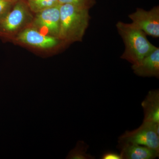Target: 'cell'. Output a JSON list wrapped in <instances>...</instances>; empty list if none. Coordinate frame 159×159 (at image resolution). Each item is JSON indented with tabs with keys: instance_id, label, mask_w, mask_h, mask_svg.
I'll return each mask as SVG.
<instances>
[{
	"instance_id": "3",
	"label": "cell",
	"mask_w": 159,
	"mask_h": 159,
	"mask_svg": "<svg viewBox=\"0 0 159 159\" xmlns=\"http://www.w3.org/2000/svg\"><path fill=\"white\" fill-rule=\"evenodd\" d=\"M118 143L143 145L159 152V124L143 122L139 128L126 131L120 136Z\"/></svg>"
},
{
	"instance_id": "15",
	"label": "cell",
	"mask_w": 159,
	"mask_h": 159,
	"mask_svg": "<svg viewBox=\"0 0 159 159\" xmlns=\"http://www.w3.org/2000/svg\"><path fill=\"white\" fill-rule=\"evenodd\" d=\"M102 159H122L120 154L113 152H107L102 155Z\"/></svg>"
},
{
	"instance_id": "6",
	"label": "cell",
	"mask_w": 159,
	"mask_h": 159,
	"mask_svg": "<svg viewBox=\"0 0 159 159\" xmlns=\"http://www.w3.org/2000/svg\"><path fill=\"white\" fill-rule=\"evenodd\" d=\"M34 24L39 29L45 30L49 35L58 38L60 27L59 4L38 12Z\"/></svg>"
},
{
	"instance_id": "11",
	"label": "cell",
	"mask_w": 159,
	"mask_h": 159,
	"mask_svg": "<svg viewBox=\"0 0 159 159\" xmlns=\"http://www.w3.org/2000/svg\"><path fill=\"white\" fill-rule=\"evenodd\" d=\"M89 146L83 141H78L75 148L69 152L66 159H93L95 158L87 153Z\"/></svg>"
},
{
	"instance_id": "7",
	"label": "cell",
	"mask_w": 159,
	"mask_h": 159,
	"mask_svg": "<svg viewBox=\"0 0 159 159\" xmlns=\"http://www.w3.org/2000/svg\"><path fill=\"white\" fill-rule=\"evenodd\" d=\"M20 42L41 49L52 48L59 44V39L41 33L36 29L28 28L18 34Z\"/></svg>"
},
{
	"instance_id": "12",
	"label": "cell",
	"mask_w": 159,
	"mask_h": 159,
	"mask_svg": "<svg viewBox=\"0 0 159 159\" xmlns=\"http://www.w3.org/2000/svg\"><path fill=\"white\" fill-rule=\"evenodd\" d=\"M29 9L35 13L58 5V0H29Z\"/></svg>"
},
{
	"instance_id": "16",
	"label": "cell",
	"mask_w": 159,
	"mask_h": 159,
	"mask_svg": "<svg viewBox=\"0 0 159 159\" xmlns=\"http://www.w3.org/2000/svg\"><path fill=\"white\" fill-rule=\"evenodd\" d=\"M17 1H20V0H17Z\"/></svg>"
},
{
	"instance_id": "1",
	"label": "cell",
	"mask_w": 159,
	"mask_h": 159,
	"mask_svg": "<svg viewBox=\"0 0 159 159\" xmlns=\"http://www.w3.org/2000/svg\"><path fill=\"white\" fill-rule=\"evenodd\" d=\"M60 27L58 38L65 43L81 41L91 17L89 9L73 5H60Z\"/></svg>"
},
{
	"instance_id": "9",
	"label": "cell",
	"mask_w": 159,
	"mask_h": 159,
	"mask_svg": "<svg viewBox=\"0 0 159 159\" xmlns=\"http://www.w3.org/2000/svg\"><path fill=\"white\" fill-rule=\"evenodd\" d=\"M122 159H154L159 152L143 145L131 143H119Z\"/></svg>"
},
{
	"instance_id": "4",
	"label": "cell",
	"mask_w": 159,
	"mask_h": 159,
	"mask_svg": "<svg viewBox=\"0 0 159 159\" xmlns=\"http://www.w3.org/2000/svg\"><path fill=\"white\" fill-rule=\"evenodd\" d=\"M132 20L130 25L141 30L146 35L159 37V7H153L149 11L137 8L136 11L129 15Z\"/></svg>"
},
{
	"instance_id": "14",
	"label": "cell",
	"mask_w": 159,
	"mask_h": 159,
	"mask_svg": "<svg viewBox=\"0 0 159 159\" xmlns=\"http://www.w3.org/2000/svg\"><path fill=\"white\" fill-rule=\"evenodd\" d=\"M58 4H73L89 9L95 5L96 0H58Z\"/></svg>"
},
{
	"instance_id": "8",
	"label": "cell",
	"mask_w": 159,
	"mask_h": 159,
	"mask_svg": "<svg viewBox=\"0 0 159 159\" xmlns=\"http://www.w3.org/2000/svg\"><path fill=\"white\" fill-rule=\"evenodd\" d=\"M136 75L142 77H159V48H157L139 63L132 65Z\"/></svg>"
},
{
	"instance_id": "10",
	"label": "cell",
	"mask_w": 159,
	"mask_h": 159,
	"mask_svg": "<svg viewBox=\"0 0 159 159\" xmlns=\"http://www.w3.org/2000/svg\"><path fill=\"white\" fill-rule=\"evenodd\" d=\"M142 106L144 113L143 122L159 124V90L149 91Z\"/></svg>"
},
{
	"instance_id": "13",
	"label": "cell",
	"mask_w": 159,
	"mask_h": 159,
	"mask_svg": "<svg viewBox=\"0 0 159 159\" xmlns=\"http://www.w3.org/2000/svg\"><path fill=\"white\" fill-rule=\"evenodd\" d=\"M17 0H0V21L11 11Z\"/></svg>"
},
{
	"instance_id": "5",
	"label": "cell",
	"mask_w": 159,
	"mask_h": 159,
	"mask_svg": "<svg viewBox=\"0 0 159 159\" xmlns=\"http://www.w3.org/2000/svg\"><path fill=\"white\" fill-rule=\"evenodd\" d=\"M28 4L22 0L18 1L6 17L0 21V33L11 34L21 29L30 19Z\"/></svg>"
},
{
	"instance_id": "2",
	"label": "cell",
	"mask_w": 159,
	"mask_h": 159,
	"mask_svg": "<svg viewBox=\"0 0 159 159\" xmlns=\"http://www.w3.org/2000/svg\"><path fill=\"white\" fill-rule=\"evenodd\" d=\"M116 28L125 44V51L121 58L134 65L157 48L148 40L143 31L134 28L129 24L119 21Z\"/></svg>"
}]
</instances>
